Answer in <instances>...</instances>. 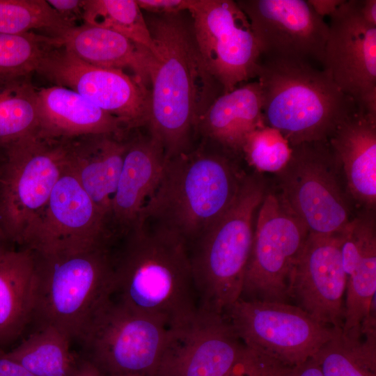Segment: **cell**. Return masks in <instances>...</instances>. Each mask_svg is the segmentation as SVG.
I'll use <instances>...</instances> for the list:
<instances>
[{
    "label": "cell",
    "mask_w": 376,
    "mask_h": 376,
    "mask_svg": "<svg viewBox=\"0 0 376 376\" xmlns=\"http://www.w3.org/2000/svg\"><path fill=\"white\" fill-rule=\"evenodd\" d=\"M144 16L154 45L146 127L169 159L193 146L201 117L224 91L203 60L188 10Z\"/></svg>",
    "instance_id": "obj_1"
},
{
    "label": "cell",
    "mask_w": 376,
    "mask_h": 376,
    "mask_svg": "<svg viewBox=\"0 0 376 376\" xmlns=\"http://www.w3.org/2000/svg\"><path fill=\"white\" fill-rule=\"evenodd\" d=\"M111 297L168 329L198 311L189 251L178 235L138 221L111 245Z\"/></svg>",
    "instance_id": "obj_2"
},
{
    "label": "cell",
    "mask_w": 376,
    "mask_h": 376,
    "mask_svg": "<svg viewBox=\"0 0 376 376\" xmlns=\"http://www.w3.org/2000/svg\"><path fill=\"white\" fill-rule=\"evenodd\" d=\"M240 157L241 154L201 137L196 146L166 159L138 221L174 233L189 248L235 201L246 176L239 164Z\"/></svg>",
    "instance_id": "obj_3"
},
{
    "label": "cell",
    "mask_w": 376,
    "mask_h": 376,
    "mask_svg": "<svg viewBox=\"0 0 376 376\" xmlns=\"http://www.w3.org/2000/svg\"><path fill=\"white\" fill-rule=\"evenodd\" d=\"M256 78L264 123L278 130L290 146L328 141L357 108L327 70L308 61L262 57Z\"/></svg>",
    "instance_id": "obj_4"
},
{
    "label": "cell",
    "mask_w": 376,
    "mask_h": 376,
    "mask_svg": "<svg viewBox=\"0 0 376 376\" xmlns=\"http://www.w3.org/2000/svg\"><path fill=\"white\" fill-rule=\"evenodd\" d=\"M111 244L31 249L35 300L33 320L77 340L113 292Z\"/></svg>",
    "instance_id": "obj_5"
},
{
    "label": "cell",
    "mask_w": 376,
    "mask_h": 376,
    "mask_svg": "<svg viewBox=\"0 0 376 376\" xmlns=\"http://www.w3.org/2000/svg\"><path fill=\"white\" fill-rule=\"evenodd\" d=\"M267 191L261 176L246 175L231 206L189 248L198 308L225 314L240 298L255 215Z\"/></svg>",
    "instance_id": "obj_6"
},
{
    "label": "cell",
    "mask_w": 376,
    "mask_h": 376,
    "mask_svg": "<svg viewBox=\"0 0 376 376\" xmlns=\"http://www.w3.org/2000/svg\"><path fill=\"white\" fill-rule=\"evenodd\" d=\"M66 166L65 139L38 132L0 150V232L14 247H26Z\"/></svg>",
    "instance_id": "obj_7"
},
{
    "label": "cell",
    "mask_w": 376,
    "mask_h": 376,
    "mask_svg": "<svg viewBox=\"0 0 376 376\" xmlns=\"http://www.w3.org/2000/svg\"><path fill=\"white\" fill-rule=\"evenodd\" d=\"M291 148L288 162L276 173L280 197L310 233H342L351 221L350 207L329 141Z\"/></svg>",
    "instance_id": "obj_8"
},
{
    "label": "cell",
    "mask_w": 376,
    "mask_h": 376,
    "mask_svg": "<svg viewBox=\"0 0 376 376\" xmlns=\"http://www.w3.org/2000/svg\"><path fill=\"white\" fill-rule=\"evenodd\" d=\"M169 329L136 313L111 297L98 309L77 340L86 357L106 376H150Z\"/></svg>",
    "instance_id": "obj_9"
},
{
    "label": "cell",
    "mask_w": 376,
    "mask_h": 376,
    "mask_svg": "<svg viewBox=\"0 0 376 376\" xmlns=\"http://www.w3.org/2000/svg\"><path fill=\"white\" fill-rule=\"evenodd\" d=\"M225 315L248 348L288 366L312 358L340 330L288 302L240 298Z\"/></svg>",
    "instance_id": "obj_10"
},
{
    "label": "cell",
    "mask_w": 376,
    "mask_h": 376,
    "mask_svg": "<svg viewBox=\"0 0 376 376\" xmlns=\"http://www.w3.org/2000/svg\"><path fill=\"white\" fill-rule=\"evenodd\" d=\"M240 298L288 302L291 274L309 232L279 194L258 208Z\"/></svg>",
    "instance_id": "obj_11"
},
{
    "label": "cell",
    "mask_w": 376,
    "mask_h": 376,
    "mask_svg": "<svg viewBox=\"0 0 376 376\" xmlns=\"http://www.w3.org/2000/svg\"><path fill=\"white\" fill-rule=\"evenodd\" d=\"M188 11L203 60L224 93L257 77L262 54L236 1L193 0Z\"/></svg>",
    "instance_id": "obj_12"
},
{
    "label": "cell",
    "mask_w": 376,
    "mask_h": 376,
    "mask_svg": "<svg viewBox=\"0 0 376 376\" xmlns=\"http://www.w3.org/2000/svg\"><path fill=\"white\" fill-rule=\"evenodd\" d=\"M37 72L54 85L77 92L117 118L129 131L147 126L150 88L123 70L89 64L60 45L45 56Z\"/></svg>",
    "instance_id": "obj_13"
},
{
    "label": "cell",
    "mask_w": 376,
    "mask_h": 376,
    "mask_svg": "<svg viewBox=\"0 0 376 376\" xmlns=\"http://www.w3.org/2000/svg\"><path fill=\"white\" fill-rule=\"evenodd\" d=\"M246 350L225 314L198 308L187 322L169 329L150 376H224Z\"/></svg>",
    "instance_id": "obj_14"
},
{
    "label": "cell",
    "mask_w": 376,
    "mask_h": 376,
    "mask_svg": "<svg viewBox=\"0 0 376 376\" xmlns=\"http://www.w3.org/2000/svg\"><path fill=\"white\" fill-rule=\"evenodd\" d=\"M359 1L345 0L330 15L323 68L357 107L376 114V26L363 19Z\"/></svg>",
    "instance_id": "obj_15"
},
{
    "label": "cell",
    "mask_w": 376,
    "mask_h": 376,
    "mask_svg": "<svg viewBox=\"0 0 376 376\" xmlns=\"http://www.w3.org/2000/svg\"><path fill=\"white\" fill-rule=\"evenodd\" d=\"M236 3L249 21L262 57L302 60L323 68L328 24L307 0Z\"/></svg>",
    "instance_id": "obj_16"
},
{
    "label": "cell",
    "mask_w": 376,
    "mask_h": 376,
    "mask_svg": "<svg viewBox=\"0 0 376 376\" xmlns=\"http://www.w3.org/2000/svg\"><path fill=\"white\" fill-rule=\"evenodd\" d=\"M343 232L310 233L293 268L290 297L318 322L342 329L346 275L341 257Z\"/></svg>",
    "instance_id": "obj_17"
},
{
    "label": "cell",
    "mask_w": 376,
    "mask_h": 376,
    "mask_svg": "<svg viewBox=\"0 0 376 376\" xmlns=\"http://www.w3.org/2000/svg\"><path fill=\"white\" fill-rule=\"evenodd\" d=\"M98 243H112L106 219L65 166L25 248L40 249Z\"/></svg>",
    "instance_id": "obj_18"
},
{
    "label": "cell",
    "mask_w": 376,
    "mask_h": 376,
    "mask_svg": "<svg viewBox=\"0 0 376 376\" xmlns=\"http://www.w3.org/2000/svg\"><path fill=\"white\" fill-rule=\"evenodd\" d=\"M140 129L130 132L123 164L113 197L108 229L113 240L138 221L160 180L166 155L161 143Z\"/></svg>",
    "instance_id": "obj_19"
},
{
    "label": "cell",
    "mask_w": 376,
    "mask_h": 376,
    "mask_svg": "<svg viewBox=\"0 0 376 376\" xmlns=\"http://www.w3.org/2000/svg\"><path fill=\"white\" fill-rule=\"evenodd\" d=\"M341 257L346 275L342 333L361 334L362 327L373 315L376 291L375 221L369 218L352 220L343 234Z\"/></svg>",
    "instance_id": "obj_20"
},
{
    "label": "cell",
    "mask_w": 376,
    "mask_h": 376,
    "mask_svg": "<svg viewBox=\"0 0 376 376\" xmlns=\"http://www.w3.org/2000/svg\"><path fill=\"white\" fill-rule=\"evenodd\" d=\"M130 132L65 139L66 166L104 216L107 228Z\"/></svg>",
    "instance_id": "obj_21"
},
{
    "label": "cell",
    "mask_w": 376,
    "mask_h": 376,
    "mask_svg": "<svg viewBox=\"0 0 376 376\" xmlns=\"http://www.w3.org/2000/svg\"><path fill=\"white\" fill-rule=\"evenodd\" d=\"M352 197L373 210L376 203V114L357 107L328 140Z\"/></svg>",
    "instance_id": "obj_22"
},
{
    "label": "cell",
    "mask_w": 376,
    "mask_h": 376,
    "mask_svg": "<svg viewBox=\"0 0 376 376\" xmlns=\"http://www.w3.org/2000/svg\"><path fill=\"white\" fill-rule=\"evenodd\" d=\"M38 134L69 139L96 134L129 132L115 116L77 92L60 86L37 89Z\"/></svg>",
    "instance_id": "obj_23"
},
{
    "label": "cell",
    "mask_w": 376,
    "mask_h": 376,
    "mask_svg": "<svg viewBox=\"0 0 376 376\" xmlns=\"http://www.w3.org/2000/svg\"><path fill=\"white\" fill-rule=\"evenodd\" d=\"M68 52L89 64L130 70L132 76L148 87L151 52L113 31L81 24L58 37Z\"/></svg>",
    "instance_id": "obj_24"
},
{
    "label": "cell",
    "mask_w": 376,
    "mask_h": 376,
    "mask_svg": "<svg viewBox=\"0 0 376 376\" xmlns=\"http://www.w3.org/2000/svg\"><path fill=\"white\" fill-rule=\"evenodd\" d=\"M264 125L262 92L255 81L217 97L201 117L197 133L241 154L246 136Z\"/></svg>",
    "instance_id": "obj_25"
},
{
    "label": "cell",
    "mask_w": 376,
    "mask_h": 376,
    "mask_svg": "<svg viewBox=\"0 0 376 376\" xmlns=\"http://www.w3.org/2000/svg\"><path fill=\"white\" fill-rule=\"evenodd\" d=\"M34 300L32 251L3 249L0 251V348L18 338L33 320Z\"/></svg>",
    "instance_id": "obj_26"
},
{
    "label": "cell",
    "mask_w": 376,
    "mask_h": 376,
    "mask_svg": "<svg viewBox=\"0 0 376 376\" xmlns=\"http://www.w3.org/2000/svg\"><path fill=\"white\" fill-rule=\"evenodd\" d=\"M70 343L61 330L43 325L6 352L35 376H75L79 359Z\"/></svg>",
    "instance_id": "obj_27"
},
{
    "label": "cell",
    "mask_w": 376,
    "mask_h": 376,
    "mask_svg": "<svg viewBox=\"0 0 376 376\" xmlns=\"http://www.w3.org/2000/svg\"><path fill=\"white\" fill-rule=\"evenodd\" d=\"M324 376H376L375 324L350 337L340 329L313 357Z\"/></svg>",
    "instance_id": "obj_28"
},
{
    "label": "cell",
    "mask_w": 376,
    "mask_h": 376,
    "mask_svg": "<svg viewBox=\"0 0 376 376\" xmlns=\"http://www.w3.org/2000/svg\"><path fill=\"white\" fill-rule=\"evenodd\" d=\"M38 130L37 89L29 76L0 79V150Z\"/></svg>",
    "instance_id": "obj_29"
},
{
    "label": "cell",
    "mask_w": 376,
    "mask_h": 376,
    "mask_svg": "<svg viewBox=\"0 0 376 376\" xmlns=\"http://www.w3.org/2000/svg\"><path fill=\"white\" fill-rule=\"evenodd\" d=\"M83 24L113 31L154 50L145 16L136 0H85Z\"/></svg>",
    "instance_id": "obj_30"
},
{
    "label": "cell",
    "mask_w": 376,
    "mask_h": 376,
    "mask_svg": "<svg viewBox=\"0 0 376 376\" xmlns=\"http://www.w3.org/2000/svg\"><path fill=\"white\" fill-rule=\"evenodd\" d=\"M45 0H0V34L19 35L42 31L58 38L73 28Z\"/></svg>",
    "instance_id": "obj_31"
},
{
    "label": "cell",
    "mask_w": 376,
    "mask_h": 376,
    "mask_svg": "<svg viewBox=\"0 0 376 376\" xmlns=\"http://www.w3.org/2000/svg\"><path fill=\"white\" fill-rule=\"evenodd\" d=\"M59 39L31 32L0 34V79L30 76L45 56L60 45Z\"/></svg>",
    "instance_id": "obj_32"
},
{
    "label": "cell",
    "mask_w": 376,
    "mask_h": 376,
    "mask_svg": "<svg viewBox=\"0 0 376 376\" xmlns=\"http://www.w3.org/2000/svg\"><path fill=\"white\" fill-rule=\"evenodd\" d=\"M292 148L276 129L263 125L251 132L241 149L242 157L258 172L279 173L288 162Z\"/></svg>",
    "instance_id": "obj_33"
},
{
    "label": "cell",
    "mask_w": 376,
    "mask_h": 376,
    "mask_svg": "<svg viewBox=\"0 0 376 376\" xmlns=\"http://www.w3.org/2000/svg\"><path fill=\"white\" fill-rule=\"evenodd\" d=\"M261 355V376H324L313 357L299 365L288 366Z\"/></svg>",
    "instance_id": "obj_34"
},
{
    "label": "cell",
    "mask_w": 376,
    "mask_h": 376,
    "mask_svg": "<svg viewBox=\"0 0 376 376\" xmlns=\"http://www.w3.org/2000/svg\"><path fill=\"white\" fill-rule=\"evenodd\" d=\"M50 6L66 22L73 26L83 24L85 0H48Z\"/></svg>",
    "instance_id": "obj_35"
},
{
    "label": "cell",
    "mask_w": 376,
    "mask_h": 376,
    "mask_svg": "<svg viewBox=\"0 0 376 376\" xmlns=\"http://www.w3.org/2000/svg\"><path fill=\"white\" fill-rule=\"evenodd\" d=\"M142 10L153 14L178 13L188 10L193 0H136Z\"/></svg>",
    "instance_id": "obj_36"
},
{
    "label": "cell",
    "mask_w": 376,
    "mask_h": 376,
    "mask_svg": "<svg viewBox=\"0 0 376 376\" xmlns=\"http://www.w3.org/2000/svg\"><path fill=\"white\" fill-rule=\"evenodd\" d=\"M224 376H261V355L247 347L242 358Z\"/></svg>",
    "instance_id": "obj_37"
},
{
    "label": "cell",
    "mask_w": 376,
    "mask_h": 376,
    "mask_svg": "<svg viewBox=\"0 0 376 376\" xmlns=\"http://www.w3.org/2000/svg\"><path fill=\"white\" fill-rule=\"evenodd\" d=\"M0 376H35L0 348Z\"/></svg>",
    "instance_id": "obj_38"
},
{
    "label": "cell",
    "mask_w": 376,
    "mask_h": 376,
    "mask_svg": "<svg viewBox=\"0 0 376 376\" xmlns=\"http://www.w3.org/2000/svg\"><path fill=\"white\" fill-rule=\"evenodd\" d=\"M345 0H307L314 12L324 18L332 15Z\"/></svg>",
    "instance_id": "obj_39"
},
{
    "label": "cell",
    "mask_w": 376,
    "mask_h": 376,
    "mask_svg": "<svg viewBox=\"0 0 376 376\" xmlns=\"http://www.w3.org/2000/svg\"><path fill=\"white\" fill-rule=\"evenodd\" d=\"M359 10L361 17L367 23L376 26L375 0H359Z\"/></svg>",
    "instance_id": "obj_40"
},
{
    "label": "cell",
    "mask_w": 376,
    "mask_h": 376,
    "mask_svg": "<svg viewBox=\"0 0 376 376\" xmlns=\"http://www.w3.org/2000/svg\"><path fill=\"white\" fill-rule=\"evenodd\" d=\"M75 376H103L98 368L89 360L79 359Z\"/></svg>",
    "instance_id": "obj_41"
},
{
    "label": "cell",
    "mask_w": 376,
    "mask_h": 376,
    "mask_svg": "<svg viewBox=\"0 0 376 376\" xmlns=\"http://www.w3.org/2000/svg\"><path fill=\"white\" fill-rule=\"evenodd\" d=\"M8 246H10L7 242L6 241V240L4 239L3 236L2 235V234L0 232V251L1 250H3V249L8 247Z\"/></svg>",
    "instance_id": "obj_42"
},
{
    "label": "cell",
    "mask_w": 376,
    "mask_h": 376,
    "mask_svg": "<svg viewBox=\"0 0 376 376\" xmlns=\"http://www.w3.org/2000/svg\"><path fill=\"white\" fill-rule=\"evenodd\" d=\"M115 376H143V375H138V374H126V375H115Z\"/></svg>",
    "instance_id": "obj_43"
}]
</instances>
